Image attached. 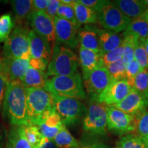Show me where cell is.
<instances>
[{"mask_svg": "<svg viewBox=\"0 0 148 148\" xmlns=\"http://www.w3.org/2000/svg\"><path fill=\"white\" fill-rule=\"evenodd\" d=\"M5 148H32L24 132L23 126H16L10 130Z\"/></svg>", "mask_w": 148, "mask_h": 148, "instance_id": "cell-24", "label": "cell"}, {"mask_svg": "<svg viewBox=\"0 0 148 148\" xmlns=\"http://www.w3.org/2000/svg\"><path fill=\"white\" fill-rule=\"evenodd\" d=\"M78 61L82 68V77H85L97 67L102 66L101 53L79 47Z\"/></svg>", "mask_w": 148, "mask_h": 148, "instance_id": "cell-18", "label": "cell"}, {"mask_svg": "<svg viewBox=\"0 0 148 148\" xmlns=\"http://www.w3.org/2000/svg\"><path fill=\"white\" fill-rule=\"evenodd\" d=\"M123 46L121 45L119 47L109 52L101 53V63L102 66H106L109 64L114 63L116 61L121 60L123 57Z\"/></svg>", "mask_w": 148, "mask_h": 148, "instance_id": "cell-36", "label": "cell"}, {"mask_svg": "<svg viewBox=\"0 0 148 148\" xmlns=\"http://www.w3.org/2000/svg\"><path fill=\"white\" fill-rule=\"evenodd\" d=\"M119 148H147L145 143L135 134L121 136L118 142Z\"/></svg>", "mask_w": 148, "mask_h": 148, "instance_id": "cell-34", "label": "cell"}, {"mask_svg": "<svg viewBox=\"0 0 148 148\" xmlns=\"http://www.w3.org/2000/svg\"><path fill=\"white\" fill-rule=\"evenodd\" d=\"M7 87V82L4 78L0 75V109L2 105L3 99H4L5 90Z\"/></svg>", "mask_w": 148, "mask_h": 148, "instance_id": "cell-43", "label": "cell"}, {"mask_svg": "<svg viewBox=\"0 0 148 148\" xmlns=\"http://www.w3.org/2000/svg\"><path fill=\"white\" fill-rule=\"evenodd\" d=\"M107 130L119 136L132 134L136 130V118L114 106L107 108Z\"/></svg>", "mask_w": 148, "mask_h": 148, "instance_id": "cell-9", "label": "cell"}, {"mask_svg": "<svg viewBox=\"0 0 148 148\" xmlns=\"http://www.w3.org/2000/svg\"><path fill=\"white\" fill-rule=\"evenodd\" d=\"M123 34H132L138 38L148 37V23L142 14L141 16L132 19L130 23L123 32Z\"/></svg>", "mask_w": 148, "mask_h": 148, "instance_id": "cell-25", "label": "cell"}, {"mask_svg": "<svg viewBox=\"0 0 148 148\" xmlns=\"http://www.w3.org/2000/svg\"><path fill=\"white\" fill-rule=\"evenodd\" d=\"M3 111L11 124L16 126L29 125L27 110V89L21 81H13L7 84Z\"/></svg>", "mask_w": 148, "mask_h": 148, "instance_id": "cell-1", "label": "cell"}, {"mask_svg": "<svg viewBox=\"0 0 148 148\" xmlns=\"http://www.w3.org/2000/svg\"><path fill=\"white\" fill-rule=\"evenodd\" d=\"M145 38H138L134 51V60L141 69L148 70V53L145 45Z\"/></svg>", "mask_w": 148, "mask_h": 148, "instance_id": "cell-31", "label": "cell"}, {"mask_svg": "<svg viewBox=\"0 0 148 148\" xmlns=\"http://www.w3.org/2000/svg\"><path fill=\"white\" fill-rule=\"evenodd\" d=\"M131 88L132 86L126 79L112 80L108 87L92 100L99 101L107 106H114L126 97Z\"/></svg>", "mask_w": 148, "mask_h": 148, "instance_id": "cell-13", "label": "cell"}, {"mask_svg": "<svg viewBox=\"0 0 148 148\" xmlns=\"http://www.w3.org/2000/svg\"><path fill=\"white\" fill-rule=\"evenodd\" d=\"M97 34L100 52L105 53L121 46L123 38L116 33L104 29L98 28Z\"/></svg>", "mask_w": 148, "mask_h": 148, "instance_id": "cell-19", "label": "cell"}, {"mask_svg": "<svg viewBox=\"0 0 148 148\" xmlns=\"http://www.w3.org/2000/svg\"><path fill=\"white\" fill-rule=\"evenodd\" d=\"M14 27V21L10 14H4L0 16V42H5Z\"/></svg>", "mask_w": 148, "mask_h": 148, "instance_id": "cell-32", "label": "cell"}, {"mask_svg": "<svg viewBox=\"0 0 148 148\" xmlns=\"http://www.w3.org/2000/svg\"><path fill=\"white\" fill-rule=\"evenodd\" d=\"M40 148H41V147H40Z\"/></svg>", "mask_w": 148, "mask_h": 148, "instance_id": "cell-51", "label": "cell"}, {"mask_svg": "<svg viewBox=\"0 0 148 148\" xmlns=\"http://www.w3.org/2000/svg\"><path fill=\"white\" fill-rule=\"evenodd\" d=\"M105 67L108 70L112 80H121V79H126L125 64L122 59Z\"/></svg>", "mask_w": 148, "mask_h": 148, "instance_id": "cell-33", "label": "cell"}, {"mask_svg": "<svg viewBox=\"0 0 148 148\" xmlns=\"http://www.w3.org/2000/svg\"><path fill=\"white\" fill-rule=\"evenodd\" d=\"M79 61L77 55L69 47L56 42L48 64V76H66L76 73Z\"/></svg>", "mask_w": 148, "mask_h": 148, "instance_id": "cell-4", "label": "cell"}, {"mask_svg": "<svg viewBox=\"0 0 148 148\" xmlns=\"http://www.w3.org/2000/svg\"><path fill=\"white\" fill-rule=\"evenodd\" d=\"M32 30L54 47L56 39L54 21L44 11H33L29 18Z\"/></svg>", "mask_w": 148, "mask_h": 148, "instance_id": "cell-12", "label": "cell"}, {"mask_svg": "<svg viewBox=\"0 0 148 148\" xmlns=\"http://www.w3.org/2000/svg\"><path fill=\"white\" fill-rule=\"evenodd\" d=\"M136 135L148 148V110L136 117Z\"/></svg>", "mask_w": 148, "mask_h": 148, "instance_id": "cell-28", "label": "cell"}, {"mask_svg": "<svg viewBox=\"0 0 148 148\" xmlns=\"http://www.w3.org/2000/svg\"><path fill=\"white\" fill-rule=\"evenodd\" d=\"M45 88L52 95L77 99L86 98L82 76L78 72L71 75L53 76L48 79Z\"/></svg>", "mask_w": 148, "mask_h": 148, "instance_id": "cell-3", "label": "cell"}, {"mask_svg": "<svg viewBox=\"0 0 148 148\" xmlns=\"http://www.w3.org/2000/svg\"><path fill=\"white\" fill-rule=\"evenodd\" d=\"M41 148H58L56 145L53 140H49L47 138H44L41 144Z\"/></svg>", "mask_w": 148, "mask_h": 148, "instance_id": "cell-45", "label": "cell"}, {"mask_svg": "<svg viewBox=\"0 0 148 148\" xmlns=\"http://www.w3.org/2000/svg\"><path fill=\"white\" fill-rule=\"evenodd\" d=\"M61 3L66 5H72L73 3V0H60Z\"/></svg>", "mask_w": 148, "mask_h": 148, "instance_id": "cell-46", "label": "cell"}, {"mask_svg": "<svg viewBox=\"0 0 148 148\" xmlns=\"http://www.w3.org/2000/svg\"><path fill=\"white\" fill-rule=\"evenodd\" d=\"M54 21L55 34L56 42L60 45L69 47L70 49H75L78 46V27L71 23L56 16Z\"/></svg>", "mask_w": 148, "mask_h": 148, "instance_id": "cell-14", "label": "cell"}, {"mask_svg": "<svg viewBox=\"0 0 148 148\" xmlns=\"http://www.w3.org/2000/svg\"><path fill=\"white\" fill-rule=\"evenodd\" d=\"M108 70L103 66H100L83 77V85L90 100L95 99L112 82Z\"/></svg>", "mask_w": 148, "mask_h": 148, "instance_id": "cell-10", "label": "cell"}, {"mask_svg": "<svg viewBox=\"0 0 148 148\" xmlns=\"http://www.w3.org/2000/svg\"><path fill=\"white\" fill-rule=\"evenodd\" d=\"M48 63L45 61H43L40 59L30 58L29 59V66L34 68L35 69L40 70V71H45L47 69Z\"/></svg>", "mask_w": 148, "mask_h": 148, "instance_id": "cell-41", "label": "cell"}, {"mask_svg": "<svg viewBox=\"0 0 148 148\" xmlns=\"http://www.w3.org/2000/svg\"><path fill=\"white\" fill-rule=\"evenodd\" d=\"M141 68L139 64L137 63L136 60H134L131 62L125 64V75H126V79L130 82V84H132L133 79L137 74L141 71Z\"/></svg>", "mask_w": 148, "mask_h": 148, "instance_id": "cell-37", "label": "cell"}, {"mask_svg": "<svg viewBox=\"0 0 148 148\" xmlns=\"http://www.w3.org/2000/svg\"><path fill=\"white\" fill-rule=\"evenodd\" d=\"M138 38L132 34H123V40L121 45L123 46V52L122 60L125 64L134 60V51L137 44Z\"/></svg>", "mask_w": 148, "mask_h": 148, "instance_id": "cell-27", "label": "cell"}, {"mask_svg": "<svg viewBox=\"0 0 148 148\" xmlns=\"http://www.w3.org/2000/svg\"><path fill=\"white\" fill-rule=\"evenodd\" d=\"M143 3L144 4H145L146 6H147V8H148V0H143Z\"/></svg>", "mask_w": 148, "mask_h": 148, "instance_id": "cell-49", "label": "cell"}, {"mask_svg": "<svg viewBox=\"0 0 148 148\" xmlns=\"http://www.w3.org/2000/svg\"><path fill=\"white\" fill-rule=\"evenodd\" d=\"M73 8L75 11V18L79 25H90L97 22V12L88 7L85 6L78 1L74 0Z\"/></svg>", "mask_w": 148, "mask_h": 148, "instance_id": "cell-23", "label": "cell"}, {"mask_svg": "<svg viewBox=\"0 0 148 148\" xmlns=\"http://www.w3.org/2000/svg\"><path fill=\"white\" fill-rule=\"evenodd\" d=\"M114 107L136 118L147 110L148 99L132 88L126 97L121 102L114 105Z\"/></svg>", "mask_w": 148, "mask_h": 148, "instance_id": "cell-15", "label": "cell"}, {"mask_svg": "<svg viewBox=\"0 0 148 148\" xmlns=\"http://www.w3.org/2000/svg\"><path fill=\"white\" fill-rule=\"evenodd\" d=\"M53 141L58 148H79L82 146L80 142L74 138L64 125L56 136Z\"/></svg>", "mask_w": 148, "mask_h": 148, "instance_id": "cell-26", "label": "cell"}, {"mask_svg": "<svg viewBox=\"0 0 148 148\" xmlns=\"http://www.w3.org/2000/svg\"><path fill=\"white\" fill-rule=\"evenodd\" d=\"M78 44L79 47L100 52L97 27L92 25H84L80 27L78 30Z\"/></svg>", "mask_w": 148, "mask_h": 148, "instance_id": "cell-17", "label": "cell"}, {"mask_svg": "<svg viewBox=\"0 0 148 148\" xmlns=\"http://www.w3.org/2000/svg\"><path fill=\"white\" fill-rule=\"evenodd\" d=\"M143 16H144V18H145V20L148 23V8L145 11V12L143 14Z\"/></svg>", "mask_w": 148, "mask_h": 148, "instance_id": "cell-47", "label": "cell"}, {"mask_svg": "<svg viewBox=\"0 0 148 148\" xmlns=\"http://www.w3.org/2000/svg\"><path fill=\"white\" fill-rule=\"evenodd\" d=\"M131 86L148 99V70L142 69L135 76Z\"/></svg>", "mask_w": 148, "mask_h": 148, "instance_id": "cell-30", "label": "cell"}, {"mask_svg": "<svg viewBox=\"0 0 148 148\" xmlns=\"http://www.w3.org/2000/svg\"><path fill=\"white\" fill-rule=\"evenodd\" d=\"M78 2L97 12L102 8L106 1H103V0H79Z\"/></svg>", "mask_w": 148, "mask_h": 148, "instance_id": "cell-40", "label": "cell"}, {"mask_svg": "<svg viewBox=\"0 0 148 148\" xmlns=\"http://www.w3.org/2000/svg\"><path fill=\"white\" fill-rule=\"evenodd\" d=\"M10 4L15 16V25H26L27 21L29 22L33 12L32 0H13L10 1Z\"/></svg>", "mask_w": 148, "mask_h": 148, "instance_id": "cell-21", "label": "cell"}, {"mask_svg": "<svg viewBox=\"0 0 148 148\" xmlns=\"http://www.w3.org/2000/svg\"><path fill=\"white\" fill-rule=\"evenodd\" d=\"M40 123H43L49 127H62L64 124L61 121L60 117L54 110L49 114L45 119Z\"/></svg>", "mask_w": 148, "mask_h": 148, "instance_id": "cell-38", "label": "cell"}, {"mask_svg": "<svg viewBox=\"0 0 148 148\" xmlns=\"http://www.w3.org/2000/svg\"><path fill=\"white\" fill-rule=\"evenodd\" d=\"M145 45L146 50H147V52L148 53V37L145 39Z\"/></svg>", "mask_w": 148, "mask_h": 148, "instance_id": "cell-48", "label": "cell"}, {"mask_svg": "<svg viewBox=\"0 0 148 148\" xmlns=\"http://www.w3.org/2000/svg\"><path fill=\"white\" fill-rule=\"evenodd\" d=\"M131 21L110 1H106L102 8L97 12V22L103 29L116 34L125 31Z\"/></svg>", "mask_w": 148, "mask_h": 148, "instance_id": "cell-8", "label": "cell"}, {"mask_svg": "<svg viewBox=\"0 0 148 148\" xmlns=\"http://www.w3.org/2000/svg\"><path fill=\"white\" fill-rule=\"evenodd\" d=\"M56 16L71 22V23H73V25H75L78 28L81 27L80 25L77 23L76 18H75V11H74L72 5H66L61 3L58 9V11H57Z\"/></svg>", "mask_w": 148, "mask_h": 148, "instance_id": "cell-35", "label": "cell"}, {"mask_svg": "<svg viewBox=\"0 0 148 148\" xmlns=\"http://www.w3.org/2000/svg\"><path fill=\"white\" fill-rule=\"evenodd\" d=\"M116 148H119V147H116Z\"/></svg>", "mask_w": 148, "mask_h": 148, "instance_id": "cell-50", "label": "cell"}, {"mask_svg": "<svg viewBox=\"0 0 148 148\" xmlns=\"http://www.w3.org/2000/svg\"><path fill=\"white\" fill-rule=\"evenodd\" d=\"M29 67V60L2 57L0 58V75L7 84L13 81H21Z\"/></svg>", "mask_w": 148, "mask_h": 148, "instance_id": "cell-11", "label": "cell"}, {"mask_svg": "<svg viewBox=\"0 0 148 148\" xmlns=\"http://www.w3.org/2000/svg\"><path fill=\"white\" fill-rule=\"evenodd\" d=\"M107 108L97 101L90 100L83 120V130L89 136H104L107 132Z\"/></svg>", "mask_w": 148, "mask_h": 148, "instance_id": "cell-7", "label": "cell"}, {"mask_svg": "<svg viewBox=\"0 0 148 148\" xmlns=\"http://www.w3.org/2000/svg\"><path fill=\"white\" fill-rule=\"evenodd\" d=\"M79 148H109L108 146L101 142L92 141L84 144Z\"/></svg>", "mask_w": 148, "mask_h": 148, "instance_id": "cell-44", "label": "cell"}, {"mask_svg": "<svg viewBox=\"0 0 148 148\" xmlns=\"http://www.w3.org/2000/svg\"><path fill=\"white\" fill-rule=\"evenodd\" d=\"M29 36L30 58L40 59L49 64L53 50L50 44L32 29L29 31Z\"/></svg>", "mask_w": 148, "mask_h": 148, "instance_id": "cell-16", "label": "cell"}, {"mask_svg": "<svg viewBox=\"0 0 148 148\" xmlns=\"http://www.w3.org/2000/svg\"><path fill=\"white\" fill-rule=\"evenodd\" d=\"M47 80V72L29 66L21 82L26 88H45Z\"/></svg>", "mask_w": 148, "mask_h": 148, "instance_id": "cell-22", "label": "cell"}, {"mask_svg": "<svg viewBox=\"0 0 148 148\" xmlns=\"http://www.w3.org/2000/svg\"><path fill=\"white\" fill-rule=\"evenodd\" d=\"M29 125H36L54 111L53 96L45 88H26Z\"/></svg>", "mask_w": 148, "mask_h": 148, "instance_id": "cell-2", "label": "cell"}, {"mask_svg": "<svg viewBox=\"0 0 148 148\" xmlns=\"http://www.w3.org/2000/svg\"><path fill=\"white\" fill-rule=\"evenodd\" d=\"M29 31L27 25H14L3 45V57L29 60Z\"/></svg>", "mask_w": 148, "mask_h": 148, "instance_id": "cell-5", "label": "cell"}, {"mask_svg": "<svg viewBox=\"0 0 148 148\" xmlns=\"http://www.w3.org/2000/svg\"><path fill=\"white\" fill-rule=\"evenodd\" d=\"M49 3V0H32L33 11H44L45 12Z\"/></svg>", "mask_w": 148, "mask_h": 148, "instance_id": "cell-42", "label": "cell"}, {"mask_svg": "<svg viewBox=\"0 0 148 148\" xmlns=\"http://www.w3.org/2000/svg\"><path fill=\"white\" fill-rule=\"evenodd\" d=\"M24 132L27 141L32 148H40L41 147L44 136L38 130V127L34 125H27L23 126Z\"/></svg>", "mask_w": 148, "mask_h": 148, "instance_id": "cell-29", "label": "cell"}, {"mask_svg": "<svg viewBox=\"0 0 148 148\" xmlns=\"http://www.w3.org/2000/svg\"><path fill=\"white\" fill-rule=\"evenodd\" d=\"M52 96L53 108L65 126L77 124L86 115L87 108L79 99Z\"/></svg>", "mask_w": 148, "mask_h": 148, "instance_id": "cell-6", "label": "cell"}, {"mask_svg": "<svg viewBox=\"0 0 148 148\" xmlns=\"http://www.w3.org/2000/svg\"><path fill=\"white\" fill-rule=\"evenodd\" d=\"M112 2L127 17L131 20L141 16L147 9L143 1L116 0Z\"/></svg>", "mask_w": 148, "mask_h": 148, "instance_id": "cell-20", "label": "cell"}, {"mask_svg": "<svg viewBox=\"0 0 148 148\" xmlns=\"http://www.w3.org/2000/svg\"><path fill=\"white\" fill-rule=\"evenodd\" d=\"M61 4L60 1L59 0H49V3L47 6V8L45 10V13L48 16H50L52 19H54V18L56 16L57 11Z\"/></svg>", "mask_w": 148, "mask_h": 148, "instance_id": "cell-39", "label": "cell"}]
</instances>
